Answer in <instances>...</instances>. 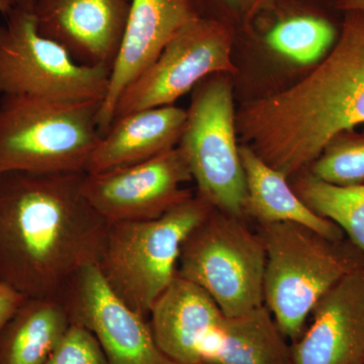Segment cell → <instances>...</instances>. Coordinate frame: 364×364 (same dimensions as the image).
<instances>
[{
  "mask_svg": "<svg viewBox=\"0 0 364 364\" xmlns=\"http://www.w3.org/2000/svg\"><path fill=\"white\" fill-rule=\"evenodd\" d=\"M336 38L331 21L317 13L301 11L275 21L265 36V43L273 51L306 65L322 58Z\"/></svg>",
  "mask_w": 364,
  "mask_h": 364,
  "instance_id": "44dd1931",
  "label": "cell"
},
{
  "mask_svg": "<svg viewBox=\"0 0 364 364\" xmlns=\"http://www.w3.org/2000/svg\"><path fill=\"white\" fill-rule=\"evenodd\" d=\"M247 198L245 217L258 225L294 223L334 240L345 238L335 223L314 213L294 193L289 178L263 161L248 146L239 147Z\"/></svg>",
  "mask_w": 364,
  "mask_h": 364,
  "instance_id": "e0dca14e",
  "label": "cell"
},
{
  "mask_svg": "<svg viewBox=\"0 0 364 364\" xmlns=\"http://www.w3.org/2000/svg\"><path fill=\"white\" fill-rule=\"evenodd\" d=\"M60 299L72 322L95 335L109 364H178L159 348L148 318L112 293L97 264L81 269Z\"/></svg>",
  "mask_w": 364,
  "mask_h": 364,
  "instance_id": "8fae6325",
  "label": "cell"
},
{
  "mask_svg": "<svg viewBox=\"0 0 364 364\" xmlns=\"http://www.w3.org/2000/svg\"><path fill=\"white\" fill-rule=\"evenodd\" d=\"M195 0H133L121 47L98 112L104 136L114 121L117 102L189 21L200 18Z\"/></svg>",
  "mask_w": 364,
  "mask_h": 364,
  "instance_id": "4fadbf2b",
  "label": "cell"
},
{
  "mask_svg": "<svg viewBox=\"0 0 364 364\" xmlns=\"http://www.w3.org/2000/svg\"><path fill=\"white\" fill-rule=\"evenodd\" d=\"M198 195L215 210L245 219V176L236 143L232 88L222 76L202 81L178 144Z\"/></svg>",
  "mask_w": 364,
  "mask_h": 364,
  "instance_id": "ba28073f",
  "label": "cell"
},
{
  "mask_svg": "<svg viewBox=\"0 0 364 364\" xmlns=\"http://www.w3.org/2000/svg\"><path fill=\"white\" fill-rule=\"evenodd\" d=\"M212 208L193 196L157 219L109 225L97 265L112 293L149 318L156 299L176 279L182 243Z\"/></svg>",
  "mask_w": 364,
  "mask_h": 364,
  "instance_id": "5b68a950",
  "label": "cell"
},
{
  "mask_svg": "<svg viewBox=\"0 0 364 364\" xmlns=\"http://www.w3.org/2000/svg\"><path fill=\"white\" fill-rule=\"evenodd\" d=\"M291 188L314 213L335 223L364 253V183L336 186L308 170L294 177Z\"/></svg>",
  "mask_w": 364,
  "mask_h": 364,
  "instance_id": "ffe728a7",
  "label": "cell"
},
{
  "mask_svg": "<svg viewBox=\"0 0 364 364\" xmlns=\"http://www.w3.org/2000/svg\"><path fill=\"white\" fill-rule=\"evenodd\" d=\"M193 181L181 148L121 167L86 173L82 191L92 208L111 224L157 219L193 196L182 188Z\"/></svg>",
  "mask_w": 364,
  "mask_h": 364,
  "instance_id": "30bf717a",
  "label": "cell"
},
{
  "mask_svg": "<svg viewBox=\"0 0 364 364\" xmlns=\"http://www.w3.org/2000/svg\"><path fill=\"white\" fill-rule=\"evenodd\" d=\"M188 111L176 105L152 107L112 122L91 154L86 173H100L151 159L181 142Z\"/></svg>",
  "mask_w": 364,
  "mask_h": 364,
  "instance_id": "9a60e30c",
  "label": "cell"
},
{
  "mask_svg": "<svg viewBox=\"0 0 364 364\" xmlns=\"http://www.w3.org/2000/svg\"><path fill=\"white\" fill-rule=\"evenodd\" d=\"M102 102L0 97V173L86 172Z\"/></svg>",
  "mask_w": 364,
  "mask_h": 364,
  "instance_id": "277c9868",
  "label": "cell"
},
{
  "mask_svg": "<svg viewBox=\"0 0 364 364\" xmlns=\"http://www.w3.org/2000/svg\"><path fill=\"white\" fill-rule=\"evenodd\" d=\"M258 233L267 252L264 305L294 343L318 299L364 267V253L348 238L334 240L294 223L258 225Z\"/></svg>",
  "mask_w": 364,
  "mask_h": 364,
  "instance_id": "3957f363",
  "label": "cell"
},
{
  "mask_svg": "<svg viewBox=\"0 0 364 364\" xmlns=\"http://www.w3.org/2000/svg\"><path fill=\"white\" fill-rule=\"evenodd\" d=\"M364 124V11L344 13L339 39L306 78L244 105L236 129L287 178L310 167L328 143Z\"/></svg>",
  "mask_w": 364,
  "mask_h": 364,
  "instance_id": "7a4b0ae2",
  "label": "cell"
},
{
  "mask_svg": "<svg viewBox=\"0 0 364 364\" xmlns=\"http://www.w3.org/2000/svg\"><path fill=\"white\" fill-rule=\"evenodd\" d=\"M248 0H195L203 18L236 25L243 20Z\"/></svg>",
  "mask_w": 364,
  "mask_h": 364,
  "instance_id": "cb8c5ba5",
  "label": "cell"
},
{
  "mask_svg": "<svg viewBox=\"0 0 364 364\" xmlns=\"http://www.w3.org/2000/svg\"><path fill=\"white\" fill-rule=\"evenodd\" d=\"M213 364H291V344L264 304L236 316L223 315Z\"/></svg>",
  "mask_w": 364,
  "mask_h": 364,
  "instance_id": "d6986e66",
  "label": "cell"
},
{
  "mask_svg": "<svg viewBox=\"0 0 364 364\" xmlns=\"http://www.w3.org/2000/svg\"><path fill=\"white\" fill-rule=\"evenodd\" d=\"M267 252L245 219L212 208L182 243L177 275L202 287L225 316L264 304Z\"/></svg>",
  "mask_w": 364,
  "mask_h": 364,
  "instance_id": "8992f818",
  "label": "cell"
},
{
  "mask_svg": "<svg viewBox=\"0 0 364 364\" xmlns=\"http://www.w3.org/2000/svg\"><path fill=\"white\" fill-rule=\"evenodd\" d=\"M13 4L11 0H0V13L7 14L13 9Z\"/></svg>",
  "mask_w": 364,
  "mask_h": 364,
  "instance_id": "f1b7e54d",
  "label": "cell"
},
{
  "mask_svg": "<svg viewBox=\"0 0 364 364\" xmlns=\"http://www.w3.org/2000/svg\"><path fill=\"white\" fill-rule=\"evenodd\" d=\"M321 181L336 186L364 183V132H343L332 139L308 169Z\"/></svg>",
  "mask_w": 364,
  "mask_h": 364,
  "instance_id": "7402d4cb",
  "label": "cell"
},
{
  "mask_svg": "<svg viewBox=\"0 0 364 364\" xmlns=\"http://www.w3.org/2000/svg\"><path fill=\"white\" fill-rule=\"evenodd\" d=\"M44 364H109L102 345L85 326L72 322Z\"/></svg>",
  "mask_w": 364,
  "mask_h": 364,
  "instance_id": "603a6c76",
  "label": "cell"
},
{
  "mask_svg": "<svg viewBox=\"0 0 364 364\" xmlns=\"http://www.w3.org/2000/svg\"><path fill=\"white\" fill-rule=\"evenodd\" d=\"M6 16L0 26V97L102 102L111 70L77 63L41 35L33 11L13 7Z\"/></svg>",
  "mask_w": 364,
  "mask_h": 364,
  "instance_id": "52a82bcc",
  "label": "cell"
},
{
  "mask_svg": "<svg viewBox=\"0 0 364 364\" xmlns=\"http://www.w3.org/2000/svg\"><path fill=\"white\" fill-rule=\"evenodd\" d=\"M235 38L236 26L227 21L203 16L189 21L124 91L114 121L141 109L172 105L212 74L235 73Z\"/></svg>",
  "mask_w": 364,
  "mask_h": 364,
  "instance_id": "9c48e42d",
  "label": "cell"
},
{
  "mask_svg": "<svg viewBox=\"0 0 364 364\" xmlns=\"http://www.w3.org/2000/svg\"><path fill=\"white\" fill-rule=\"evenodd\" d=\"M14 7H20V9H28L33 11L37 0H11Z\"/></svg>",
  "mask_w": 364,
  "mask_h": 364,
  "instance_id": "83f0119b",
  "label": "cell"
},
{
  "mask_svg": "<svg viewBox=\"0 0 364 364\" xmlns=\"http://www.w3.org/2000/svg\"><path fill=\"white\" fill-rule=\"evenodd\" d=\"M335 7L342 13L364 11V0H336Z\"/></svg>",
  "mask_w": 364,
  "mask_h": 364,
  "instance_id": "484cf974",
  "label": "cell"
},
{
  "mask_svg": "<svg viewBox=\"0 0 364 364\" xmlns=\"http://www.w3.org/2000/svg\"><path fill=\"white\" fill-rule=\"evenodd\" d=\"M72 321L58 298H26L0 333V364H44Z\"/></svg>",
  "mask_w": 364,
  "mask_h": 364,
  "instance_id": "ac0fdd59",
  "label": "cell"
},
{
  "mask_svg": "<svg viewBox=\"0 0 364 364\" xmlns=\"http://www.w3.org/2000/svg\"><path fill=\"white\" fill-rule=\"evenodd\" d=\"M223 315L207 291L176 275L155 301L148 321L163 353L178 364H200L198 347Z\"/></svg>",
  "mask_w": 364,
  "mask_h": 364,
  "instance_id": "2e32d148",
  "label": "cell"
},
{
  "mask_svg": "<svg viewBox=\"0 0 364 364\" xmlns=\"http://www.w3.org/2000/svg\"><path fill=\"white\" fill-rule=\"evenodd\" d=\"M86 172L0 173V280L26 298H61L98 264L109 224L82 191Z\"/></svg>",
  "mask_w": 364,
  "mask_h": 364,
  "instance_id": "6da1fadb",
  "label": "cell"
},
{
  "mask_svg": "<svg viewBox=\"0 0 364 364\" xmlns=\"http://www.w3.org/2000/svg\"><path fill=\"white\" fill-rule=\"evenodd\" d=\"M26 299L14 287L0 280V333Z\"/></svg>",
  "mask_w": 364,
  "mask_h": 364,
  "instance_id": "d4e9b609",
  "label": "cell"
},
{
  "mask_svg": "<svg viewBox=\"0 0 364 364\" xmlns=\"http://www.w3.org/2000/svg\"><path fill=\"white\" fill-rule=\"evenodd\" d=\"M274 1H277V0H248L245 14H244V18L242 21L246 20V18H250L253 14L259 11L261 9H263V7Z\"/></svg>",
  "mask_w": 364,
  "mask_h": 364,
  "instance_id": "4316f807",
  "label": "cell"
},
{
  "mask_svg": "<svg viewBox=\"0 0 364 364\" xmlns=\"http://www.w3.org/2000/svg\"><path fill=\"white\" fill-rule=\"evenodd\" d=\"M133 0H37L41 35L62 46L81 65L112 71Z\"/></svg>",
  "mask_w": 364,
  "mask_h": 364,
  "instance_id": "7c38bea8",
  "label": "cell"
},
{
  "mask_svg": "<svg viewBox=\"0 0 364 364\" xmlns=\"http://www.w3.org/2000/svg\"><path fill=\"white\" fill-rule=\"evenodd\" d=\"M200 364H203V363H200Z\"/></svg>",
  "mask_w": 364,
  "mask_h": 364,
  "instance_id": "f546056e",
  "label": "cell"
},
{
  "mask_svg": "<svg viewBox=\"0 0 364 364\" xmlns=\"http://www.w3.org/2000/svg\"><path fill=\"white\" fill-rule=\"evenodd\" d=\"M291 344V364H364V267L322 296Z\"/></svg>",
  "mask_w": 364,
  "mask_h": 364,
  "instance_id": "5bb4252c",
  "label": "cell"
}]
</instances>
